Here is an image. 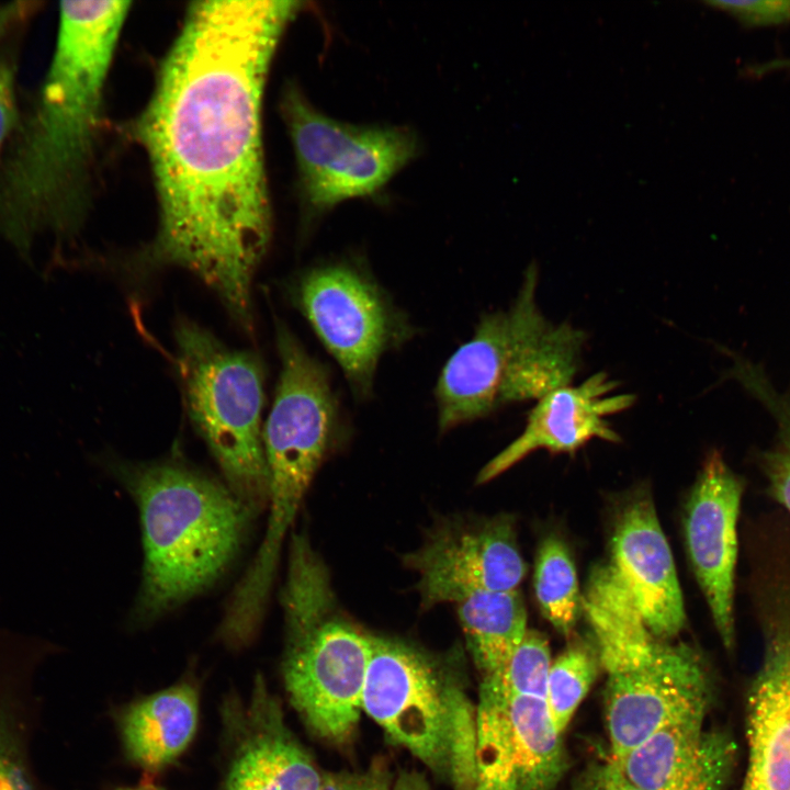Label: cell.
I'll use <instances>...</instances> for the list:
<instances>
[{
	"label": "cell",
	"instance_id": "1",
	"mask_svg": "<svg viewBox=\"0 0 790 790\" xmlns=\"http://www.w3.org/2000/svg\"><path fill=\"white\" fill-rule=\"evenodd\" d=\"M291 1H198L136 123L158 196V233L138 264L196 275L246 332L271 236L261 139L267 72Z\"/></svg>",
	"mask_w": 790,
	"mask_h": 790
},
{
	"label": "cell",
	"instance_id": "2",
	"mask_svg": "<svg viewBox=\"0 0 790 790\" xmlns=\"http://www.w3.org/2000/svg\"><path fill=\"white\" fill-rule=\"evenodd\" d=\"M129 1H64L53 57L0 160V235L29 257L35 238L84 219L103 86Z\"/></svg>",
	"mask_w": 790,
	"mask_h": 790
},
{
	"label": "cell",
	"instance_id": "3",
	"mask_svg": "<svg viewBox=\"0 0 790 790\" xmlns=\"http://www.w3.org/2000/svg\"><path fill=\"white\" fill-rule=\"evenodd\" d=\"M124 476L138 504L145 555L135 616L148 621L217 579L255 514L227 486L178 463Z\"/></svg>",
	"mask_w": 790,
	"mask_h": 790
},
{
	"label": "cell",
	"instance_id": "4",
	"mask_svg": "<svg viewBox=\"0 0 790 790\" xmlns=\"http://www.w3.org/2000/svg\"><path fill=\"white\" fill-rule=\"evenodd\" d=\"M282 605V670L291 702L317 736L342 743L362 711L372 634L342 614L325 565L312 552L289 558Z\"/></svg>",
	"mask_w": 790,
	"mask_h": 790
},
{
	"label": "cell",
	"instance_id": "5",
	"mask_svg": "<svg viewBox=\"0 0 790 790\" xmlns=\"http://www.w3.org/2000/svg\"><path fill=\"white\" fill-rule=\"evenodd\" d=\"M174 338L188 415L227 487L256 514L268 505L261 361L252 352L226 347L187 318L178 320Z\"/></svg>",
	"mask_w": 790,
	"mask_h": 790
},
{
	"label": "cell",
	"instance_id": "6",
	"mask_svg": "<svg viewBox=\"0 0 790 790\" xmlns=\"http://www.w3.org/2000/svg\"><path fill=\"white\" fill-rule=\"evenodd\" d=\"M281 112L298 169L302 200L313 216L379 192L417 154L414 134L390 126H354L317 111L295 86Z\"/></svg>",
	"mask_w": 790,
	"mask_h": 790
},
{
	"label": "cell",
	"instance_id": "7",
	"mask_svg": "<svg viewBox=\"0 0 790 790\" xmlns=\"http://www.w3.org/2000/svg\"><path fill=\"white\" fill-rule=\"evenodd\" d=\"M748 583L761 655L745 690L740 790H790V560L756 566Z\"/></svg>",
	"mask_w": 790,
	"mask_h": 790
},
{
	"label": "cell",
	"instance_id": "8",
	"mask_svg": "<svg viewBox=\"0 0 790 790\" xmlns=\"http://www.w3.org/2000/svg\"><path fill=\"white\" fill-rule=\"evenodd\" d=\"M294 298L359 398L371 394L382 356L413 335L406 317L379 284L350 263L308 270L300 278Z\"/></svg>",
	"mask_w": 790,
	"mask_h": 790
},
{
	"label": "cell",
	"instance_id": "9",
	"mask_svg": "<svg viewBox=\"0 0 790 790\" xmlns=\"http://www.w3.org/2000/svg\"><path fill=\"white\" fill-rule=\"evenodd\" d=\"M607 676L606 724L616 760L669 725L709 716L718 697L710 662L687 644L662 641L647 663Z\"/></svg>",
	"mask_w": 790,
	"mask_h": 790
},
{
	"label": "cell",
	"instance_id": "10",
	"mask_svg": "<svg viewBox=\"0 0 790 790\" xmlns=\"http://www.w3.org/2000/svg\"><path fill=\"white\" fill-rule=\"evenodd\" d=\"M450 682L420 650L372 634L362 710L395 744L432 770L447 772Z\"/></svg>",
	"mask_w": 790,
	"mask_h": 790
},
{
	"label": "cell",
	"instance_id": "11",
	"mask_svg": "<svg viewBox=\"0 0 790 790\" xmlns=\"http://www.w3.org/2000/svg\"><path fill=\"white\" fill-rule=\"evenodd\" d=\"M477 765L473 790H555L568 759L545 701L506 696L482 679L476 708Z\"/></svg>",
	"mask_w": 790,
	"mask_h": 790
},
{
	"label": "cell",
	"instance_id": "12",
	"mask_svg": "<svg viewBox=\"0 0 790 790\" xmlns=\"http://www.w3.org/2000/svg\"><path fill=\"white\" fill-rule=\"evenodd\" d=\"M403 561L418 576L422 608L459 603L477 591L517 590L527 572L508 516L447 521Z\"/></svg>",
	"mask_w": 790,
	"mask_h": 790
},
{
	"label": "cell",
	"instance_id": "13",
	"mask_svg": "<svg viewBox=\"0 0 790 790\" xmlns=\"http://www.w3.org/2000/svg\"><path fill=\"white\" fill-rule=\"evenodd\" d=\"M743 478L713 450L686 505L685 539L696 579L724 648L736 646L734 616Z\"/></svg>",
	"mask_w": 790,
	"mask_h": 790
},
{
	"label": "cell",
	"instance_id": "14",
	"mask_svg": "<svg viewBox=\"0 0 790 790\" xmlns=\"http://www.w3.org/2000/svg\"><path fill=\"white\" fill-rule=\"evenodd\" d=\"M538 268L530 264L509 308L481 317L473 337L443 366L435 396L440 431L499 408L504 381L532 312L538 307Z\"/></svg>",
	"mask_w": 790,
	"mask_h": 790
},
{
	"label": "cell",
	"instance_id": "15",
	"mask_svg": "<svg viewBox=\"0 0 790 790\" xmlns=\"http://www.w3.org/2000/svg\"><path fill=\"white\" fill-rule=\"evenodd\" d=\"M617 382L596 372L578 385L557 387L529 411L522 432L479 471L476 482L487 483L537 450L574 452L591 439L619 442L608 417L633 406L635 396L614 393Z\"/></svg>",
	"mask_w": 790,
	"mask_h": 790
},
{
	"label": "cell",
	"instance_id": "16",
	"mask_svg": "<svg viewBox=\"0 0 790 790\" xmlns=\"http://www.w3.org/2000/svg\"><path fill=\"white\" fill-rule=\"evenodd\" d=\"M610 565L655 637L672 639L685 628L686 611L673 554L650 497L640 496L621 511Z\"/></svg>",
	"mask_w": 790,
	"mask_h": 790
},
{
	"label": "cell",
	"instance_id": "17",
	"mask_svg": "<svg viewBox=\"0 0 790 790\" xmlns=\"http://www.w3.org/2000/svg\"><path fill=\"white\" fill-rule=\"evenodd\" d=\"M708 716L669 725L616 760L642 790H726L740 746L726 727H710Z\"/></svg>",
	"mask_w": 790,
	"mask_h": 790
},
{
	"label": "cell",
	"instance_id": "18",
	"mask_svg": "<svg viewBox=\"0 0 790 790\" xmlns=\"http://www.w3.org/2000/svg\"><path fill=\"white\" fill-rule=\"evenodd\" d=\"M54 645L0 627V790H49L34 756L43 699L37 675Z\"/></svg>",
	"mask_w": 790,
	"mask_h": 790
},
{
	"label": "cell",
	"instance_id": "19",
	"mask_svg": "<svg viewBox=\"0 0 790 790\" xmlns=\"http://www.w3.org/2000/svg\"><path fill=\"white\" fill-rule=\"evenodd\" d=\"M224 790H318L321 774L258 677Z\"/></svg>",
	"mask_w": 790,
	"mask_h": 790
},
{
	"label": "cell",
	"instance_id": "20",
	"mask_svg": "<svg viewBox=\"0 0 790 790\" xmlns=\"http://www.w3.org/2000/svg\"><path fill=\"white\" fill-rule=\"evenodd\" d=\"M606 673L647 663L662 642L647 629L631 595L611 565L597 568L583 597Z\"/></svg>",
	"mask_w": 790,
	"mask_h": 790
},
{
	"label": "cell",
	"instance_id": "21",
	"mask_svg": "<svg viewBox=\"0 0 790 790\" xmlns=\"http://www.w3.org/2000/svg\"><path fill=\"white\" fill-rule=\"evenodd\" d=\"M198 718V691L188 682L134 703L124 713L121 725L127 755L149 770L167 766L192 741Z\"/></svg>",
	"mask_w": 790,
	"mask_h": 790
},
{
	"label": "cell",
	"instance_id": "22",
	"mask_svg": "<svg viewBox=\"0 0 790 790\" xmlns=\"http://www.w3.org/2000/svg\"><path fill=\"white\" fill-rule=\"evenodd\" d=\"M469 651L482 679L500 670L527 634L520 592L477 591L456 603Z\"/></svg>",
	"mask_w": 790,
	"mask_h": 790
},
{
	"label": "cell",
	"instance_id": "23",
	"mask_svg": "<svg viewBox=\"0 0 790 790\" xmlns=\"http://www.w3.org/2000/svg\"><path fill=\"white\" fill-rule=\"evenodd\" d=\"M729 375L736 380L772 416L776 436L758 455L769 496L790 516V393L777 388L764 369L736 357Z\"/></svg>",
	"mask_w": 790,
	"mask_h": 790
},
{
	"label": "cell",
	"instance_id": "24",
	"mask_svg": "<svg viewBox=\"0 0 790 790\" xmlns=\"http://www.w3.org/2000/svg\"><path fill=\"white\" fill-rule=\"evenodd\" d=\"M534 594L543 617L562 635L569 636L583 610L574 562L565 543L546 537L538 549Z\"/></svg>",
	"mask_w": 790,
	"mask_h": 790
},
{
	"label": "cell",
	"instance_id": "25",
	"mask_svg": "<svg viewBox=\"0 0 790 790\" xmlns=\"http://www.w3.org/2000/svg\"><path fill=\"white\" fill-rule=\"evenodd\" d=\"M602 665L595 643L576 640L551 663L545 704L560 734L596 681Z\"/></svg>",
	"mask_w": 790,
	"mask_h": 790
},
{
	"label": "cell",
	"instance_id": "26",
	"mask_svg": "<svg viewBox=\"0 0 790 790\" xmlns=\"http://www.w3.org/2000/svg\"><path fill=\"white\" fill-rule=\"evenodd\" d=\"M477 765L476 709L451 680L448 689L447 774L455 790H473Z\"/></svg>",
	"mask_w": 790,
	"mask_h": 790
},
{
	"label": "cell",
	"instance_id": "27",
	"mask_svg": "<svg viewBox=\"0 0 790 790\" xmlns=\"http://www.w3.org/2000/svg\"><path fill=\"white\" fill-rule=\"evenodd\" d=\"M551 663L546 637L528 630L506 665L486 678L493 679L509 698L521 696L544 700Z\"/></svg>",
	"mask_w": 790,
	"mask_h": 790
},
{
	"label": "cell",
	"instance_id": "28",
	"mask_svg": "<svg viewBox=\"0 0 790 790\" xmlns=\"http://www.w3.org/2000/svg\"><path fill=\"white\" fill-rule=\"evenodd\" d=\"M706 3L733 18L745 29L790 24V0L708 1Z\"/></svg>",
	"mask_w": 790,
	"mask_h": 790
},
{
	"label": "cell",
	"instance_id": "29",
	"mask_svg": "<svg viewBox=\"0 0 790 790\" xmlns=\"http://www.w3.org/2000/svg\"><path fill=\"white\" fill-rule=\"evenodd\" d=\"M572 790H642L608 754L588 763L576 776Z\"/></svg>",
	"mask_w": 790,
	"mask_h": 790
},
{
	"label": "cell",
	"instance_id": "30",
	"mask_svg": "<svg viewBox=\"0 0 790 790\" xmlns=\"http://www.w3.org/2000/svg\"><path fill=\"white\" fill-rule=\"evenodd\" d=\"M20 117L15 92V66L9 59L0 58V160Z\"/></svg>",
	"mask_w": 790,
	"mask_h": 790
},
{
	"label": "cell",
	"instance_id": "31",
	"mask_svg": "<svg viewBox=\"0 0 790 790\" xmlns=\"http://www.w3.org/2000/svg\"><path fill=\"white\" fill-rule=\"evenodd\" d=\"M35 7V2L14 1L0 7V38Z\"/></svg>",
	"mask_w": 790,
	"mask_h": 790
},
{
	"label": "cell",
	"instance_id": "32",
	"mask_svg": "<svg viewBox=\"0 0 790 790\" xmlns=\"http://www.w3.org/2000/svg\"><path fill=\"white\" fill-rule=\"evenodd\" d=\"M747 78H763L775 72H790V57L772 58L766 61L748 64L742 70Z\"/></svg>",
	"mask_w": 790,
	"mask_h": 790
},
{
	"label": "cell",
	"instance_id": "33",
	"mask_svg": "<svg viewBox=\"0 0 790 790\" xmlns=\"http://www.w3.org/2000/svg\"><path fill=\"white\" fill-rule=\"evenodd\" d=\"M361 789V776H353L349 774H335L325 772L321 774L320 785L318 790H360Z\"/></svg>",
	"mask_w": 790,
	"mask_h": 790
},
{
	"label": "cell",
	"instance_id": "34",
	"mask_svg": "<svg viewBox=\"0 0 790 790\" xmlns=\"http://www.w3.org/2000/svg\"><path fill=\"white\" fill-rule=\"evenodd\" d=\"M360 790H392L391 777L383 764L376 763L370 770L361 776Z\"/></svg>",
	"mask_w": 790,
	"mask_h": 790
},
{
	"label": "cell",
	"instance_id": "35",
	"mask_svg": "<svg viewBox=\"0 0 790 790\" xmlns=\"http://www.w3.org/2000/svg\"><path fill=\"white\" fill-rule=\"evenodd\" d=\"M392 790H430L426 778L417 771H403Z\"/></svg>",
	"mask_w": 790,
	"mask_h": 790
},
{
	"label": "cell",
	"instance_id": "36",
	"mask_svg": "<svg viewBox=\"0 0 790 790\" xmlns=\"http://www.w3.org/2000/svg\"><path fill=\"white\" fill-rule=\"evenodd\" d=\"M120 790H162V789L148 787V788L120 789Z\"/></svg>",
	"mask_w": 790,
	"mask_h": 790
}]
</instances>
